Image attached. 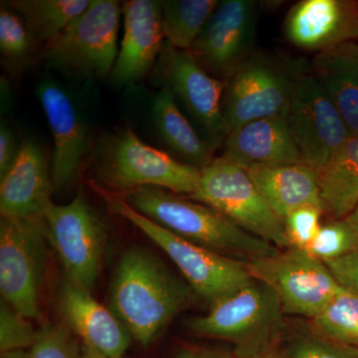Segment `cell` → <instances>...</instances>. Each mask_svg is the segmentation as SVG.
Returning <instances> with one entry per match:
<instances>
[{"label": "cell", "mask_w": 358, "mask_h": 358, "mask_svg": "<svg viewBox=\"0 0 358 358\" xmlns=\"http://www.w3.org/2000/svg\"><path fill=\"white\" fill-rule=\"evenodd\" d=\"M195 294L148 250L124 251L110 288V310L141 345L154 343L171 320L189 307Z\"/></svg>", "instance_id": "obj_1"}, {"label": "cell", "mask_w": 358, "mask_h": 358, "mask_svg": "<svg viewBox=\"0 0 358 358\" xmlns=\"http://www.w3.org/2000/svg\"><path fill=\"white\" fill-rule=\"evenodd\" d=\"M136 211L179 237L216 253L249 262L279 248L250 234L208 205L155 187L126 193Z\"/></svg>", "instance_id": "obj_2"}, {"label": "cell", "mask_w": 358, "mask_h": 358, "mask_svg": "<svg viewBox=\"0 0 358 358\" xmlns=\"http://www.w3.org/2000/svg\"><path fill=\"white\" fill-rule=\"evenodd\" d=\"M96 169L105 185L129 192L162 188L192 196L199 189L201 169L150 147L126 129L103 138L96 152Z\"/></svg>", "instance_id": "obj_3"}, {"label": "cell", "mask_w": 358, "mask_h": 358, "mask_svg": "<svg viewBox=\"0 0 358 358\" xmlns=\"http://www.w3.org/2000/svg\"><path fill=\"white\" fill-rule=\"evenodd\" d=\"M110 208L157 244L176 264L195 294L210 306L253 281L244 261L179 237L136 211L126 200H113Z\"/></svg>", "instance_id": "obj_4"}, {"label": "cell", "mask_w": 358, "mask_h": 358, "mask_svg": "<svg viewBox=\"0 0 358 358\" xmlns=\"http://www.w3.org/2000/svg\"><path fill=\"white\" fill-rule=\"evenodd\" d=\"M282 315L277 294L254 279L211 305L208 313L188 320L187 326L196 336L232 341L235 353H248L274 345L284 326Z\"/></svg>", "instance_id": "obj_5"}, {"label": "cell", "mask_w": 358, "mask_h": 358, "mask_svg": "<svg viewBox=\"0 0 358 358\" xmlns=\"http://www.w3.org/2000/svg\"><path fill=\"white\" fill-rule=\"evenodd\" d=\"M121 6L115 0H92L88 8L46 44L47 64L77 79L110 75L117 60Z\"/></svg>", "instance_id": "obj_6"}, {"label": "cell", "mask_w": 358, "mask_h": 358, "mask_svg": "<svg viewBox=\"0 0 358 358\" xmlns=\"http://www.w3.org/2000/svg\"><path fill=\"white\" fill-rule=\"evenodd\" d=\"M189 199L208 205L277 248L289 247L284 223L268 206L246 169L226 157H217L201 169L199 189Z\"/></svg>", "instance_id": "obj_7"}, {"label": "cell", "mask_w": 358, "mask_h": 358, "mask_svg": "<svg viewBox=\"0 0 358 358\" xmlns=\"http://www.w3.org/2000/svg\"><path fill=\"white\" fill-rule=\"evenodd\" d=\"M44 216L1 217L0 293L2 301L29 320L39 317V291L47 257Z\"/></svg>", "instance_id": "obj_8"}, {"label": "cell", "mask_w": 358, "mask_h": 358, "mask_svg": "<svg viewBox=\"0 0 358 358\" xmlns=\"http://www.w3.org/2000/svg\"><path fill=\"white\" fill-rule=\"evenodd\" d=\"M246 264L253 279L270 287L289 315L313 319L345 291L326 264L306 250L289 247Z\"/></svg>", "instance_id": "obj_9"}, {"label": "cell", "mask_w": 358, "mask_h": 358, "mask_svg": "<svg viewBox=\"0 0 358 358\" xmlns=\"http://www.w3.org/2000/svg\"><path fill=\"white\" fill-rule=\"evenodd\" d=\"M47 237L66 280L92 292L100 277L105 250V223L83 194L70 203L54 204L44 214Z\"/></svg>", "instance_id": "obj_10"}, {"label": "cell", "mask_w": 358, "mask_h": 358, "mask_svg": "<svg viewBox=\"0 0 358 358\" xmlns=\"http://www.w3.org/2000/svg\"><path fill=\"white\" fill-rule=\"evenodd\" d=\"M288 120L303 162L317 173L352 136L313 75L293 77Z\"/></svg>", "instance_id": "obj_11"}, {"label": "cell", "mask_w": 358, "mask_h": 358, "mask_svg": "<svg viewBox=\"0 0 358 358\" xmlns=\"http://www.w3.org/2000/svg\"><path fill=\"white\" fill-rule=\"evenodd\" d=\"M157 68L164 88L182 103L205 140L217 148L226 138L222 110L226 81L204 69L189 52L166 43L160 52Z\"/></svg>", "instance_id": "obj_12"}, {"label": "cell", "mask_w": 358, "mask_h": 358, "mask_svg": "<svg viewBox=\"0 0 358 358\" xmlns=\"http://www.w3.org/2000/svg\"><path fill=\"white\" fill-rule=\"evenodd\" d=\"M292 81L293 77L272 61L250 56L226 80L222 103L226 136L247 122L288 113Z\"/></svg>", "instance_id": "obj_13"}, {"label": "cell", "mask_w": 358, "mask_h": 358, "mask_svg": "<svg viewBox=\"0 0 358 358\" xmlns=\"http://www.w3.org/2000/svg\"><path fill=\"white\" fill-rule=\"evenodd\" d=\"M257 21L256 1L219 2L188 52L211 75L226 81L252 55Z\"/></svg>", "instance_id": "obj_14"}, {"label": "cell", "mask_w": 358, "mask_h": 358, "mask_svg": "<svg viewBox=\"0 0 358 358\" xmlns=\"http://www.w3.org/2000/svg\"><path fill=\"white\" fill-rule=\"evenodd\" d=\"M37 96L53 136L51 176L54 189H63L79 173L88 150V129L76 103L60 85L45 80L37 88Z\"/></svg>", "instance_id": "obj_15"}, {"label": "cell", "mask_w": 358, "mask_h": 358, "mask_svg": "<svg viewBox=\"0 0 358 358\" xmlns=\"http://www.w3.org/2000/svg\"><path fill=\"white\" fill-rule=\"evenodd\" d=\"M285 34L294 46L322 52L358 39L357 0H303L289 9Z\"/></svg>", "instance_id": "obj_16"}, {"label": "cell", "mask_w": 358, "mask_h": 358, "mask_svg": "<svg viewBox=\"0 0 358 358\" xmlns=\"http://www.w3.org/2000/svg\"><path fill=\"white\" fill-rule=\"evenodd\" d=\"M124 33L110 79L115 86L136 83L159 60L164 43L162 1L129 0L122 6Z\"/></svg>", "instance_id": "obj_17"}, {"label": "cell", "mask_w": 358, "mask_h": 358, "mask_svg": "<svg viewBox=\"0 0 358 358\" xmlns=\"http://www.w3.org/2000/svg\"><path fill=\"white\" fill-rule=\"evenodd\" d=\"M59 308L64 324L96 352L110 357H124L131 336L110 308L77 285L66 280L60 292Z\"/></svg>", "instance_id": "obj_18"}, {"label": "cell", "mask_w": 358, "mask_h": 358, "mask_svg": "<svg viewBox=\"0 0 358 358\" xmlns=\"http://www.w3.org/2000/svg\"><path fill=\"white\" fill-rule=\"evenodd\" d=\"M53 189L43 148L35 141L25 140L13 167L0 179L1 217L44 216Z\"/></svg>", "instance_id": "obj_19"}, {"label": "cell", "mask_w": 358, "mask_h": 358, "mask_svg": "<svg viewBox=\"0 0 358 358\" xmlns=\"http://www.w3.org/2000/svg\"><path fill=\"white\" fill-rule=\"evenodd\" d=\"M222 157L245 169L305 164L289 129L288 113L247 122L233 131L224 141Z\"/></svg>", "instance_id": "obj_20"}, {"label": "cell", "mask_w": 358, "mask_h": 358, "mask_svg": "<svg viewBox=\"0 0 358 358\" xmlns=\"http://www.w3.org/2000/svg\"><path fill=\"white\" fill-rule=\"evenodd\" d=\"M256 187L281 220L300 207L322 206L319 174L305 164L246 169Z\"/></svg>", "instance_id": "obj_21"}, {"label": "cell", "mask_w": 358, "mask_h": 358, "mask_svg": "<svg viewBox=\"0 0 358 358\" xmlns=\"http://www.w3.org/2000/svg\"><path fill=\"white\" fill-rule=\"evenodd\" d=\"M313 76L336 106L352 136H358V45H339L319 52Z\"/></svg>", "instance_id": "obj_22"}, {"label": "cell", "mask_w": 358, "mask_h": 358, "mask_svg": "<svg viewBox=\"0 0 358 358\" xmlns=\"http://www.w3.org/2000/svg\"><path fill=\"white\" fill-rule=\"evenodd\" d=\"M152 112L160 138L186 164L202 169L215 159V148L193 128L169 89L164 87L155 96Z\"/></svg>", "instance_id": "obj_23"}, {"label": "cell", "mask_w": 358, "mask_h": 358, "mask_svg": "<svg viewBox=\"0 0 358 358\" xmlns=\"http://www.w3.org/2000/svg\"><path fill=\"white\" fill-rule=\"evenodd\" d=\"M317 174L324 214L343 220L358 206V136H350Z\"/></svg>", "instance_id": "obj_24"}, {"label": "cell", "mask_w": 358, "mask_h": 358, "mask_svg": "<svg viewBox=\"0 0 358 358\" xmlns=\"http://www.w3.org/2000/svg\"><path fill=\"white\" fill-rule=\"evenodd\" d=\"M88 0H16L10 6L38 41L49 43L88 8Z\"/></svg>", "instance_id": "obj_25"}, {"label": "cell", "mask_w": 358, "mask_h": 358, "mask_svg": "<svg viewBox=\"0 0 358 358\" xmlns=\"http://www.w3.org/2000/svg\"><path fill=\"white\" fill-rule=\"evenodd\" d=\"M217 0H166L162 1V26L166 44L189 51L211 14Z\"/></svg>", "instance_id": "obj_26"}, {"label": "cell", "mask_w": 358, "mask_h": 358, "mask_svg": "<svg viewBox=\"0 0 358 358\" xmlns=\"http://www.w3.org/2000/svg\"><path fill=\"white\" fill-rule=\"evenodd\" d=\"M312 336L358 348V296L343 291L310 320Z\"/></svg>", "instance_id": "obj_27"}, {"label": "cell", "mask_w": 358, "mask_h": 358, "mask_svg": "<svg viewBox=\"0 0 358 358\" xmlns=\"http://www.w3.org/2000/svg\"><path fill=\"white\" fill-rule=\"evenodd\" d=\"M32 35L20 18L7 9L0 11V52L10 69L21 68L32 52Z\"/></svg>", "instance_id": "obj_28"}, {"label": "cell", "mask_w": 358, "mask_h": 358, "mask_svg": "<svg viewBox=\"0 0 358 358\" xmlns=\"http://www.w3.org/2000/svg\"><path fill=\"white\" fill-rule=\"evenodd\" d=\"M357 248L358 235L343 219L322 224L306 251L322 262H327L345 256Z\"/></svg>", "instance_id": "obj_29"}, {"label": "cell", "mask_w": 358, "mask_h": 358, "mask_svg": "<svg viewBox=\"0 0 358 358\" xmlns=\"http://www.w3.org/2000/svg\"><path fill=\"white\" fill-rule=\"evenodd\" d=\"M65 324H46L38 331L29 358H82V346Z\"/></svg>", "instance_id": "obj_30"}, {"label": "cell", "mask_w": 358, "mask_h": 358, "mask_svg": "<svg viewBox=\"0 0 358 358\" xmlns=\"http://www.w3.org/2000/svg\"><path fill=\"white\" fill-rule=\"evenodd\" d=\"M38 331L29 319L1 300L0 303V350L1 353L31 348Z\"/></svg>", "instance_id": "obj_31"}, {"label": "cell", "mask_w": 358, "mask_h": 358, "mask_svg": "<svg viewBox=\"0 0 358 358\" xmlns=\"http://www.w3.org/2000/svg\"><path fill=\"white\" fill-rule=\"evenodd\" d=\"M324 214V208L315 205L289 212L282 220L289 247L307 250L322 227Z\"/></svg>", "instance_id": "obj_32"}, {"label": "cell", "mask_w": 358, "mask_h": 358, "mask_svg": "<svg viewBox=\"0 0 358 358\" xmlns=\"http://www.w3.org/2000/svg\"><path fill=\"white\" fill-rule=\"evenodd\" d=\"M288 353L291 358H358V348L331 343L310 334L294 341Z\"/></svg>", "instance_id": "obj_33"}, {"label": "cell", "mask_w": 358, "mask_h": 358, "mask_svg": "<svg viewBox=\"0 0 358 358\" xmlns=\"http://www.w3.org/2000/svg\"><path fill=\"white\" fill-rule=\"evenodd\" d=\"M324 263L341 288L358 296V248L345 256Z\"/></svg>", "instance_id": "obj_34"}, {"label": "cell", "mask_w": 358, "mask_h": 358, "mask_svg": "<svg viewBox=\"0 0 358 358\" xmlns=\"http://www.w3.org/2000/svg\"><path fill=\"white\" fill-rule=\"evenodd\" d=\"M17 141L13 129L9 128L6 122L1 121L0 124V179L3 178L20 154Z\"/></svg>", "instance_id": "obj_35"}, {"label": "cell", "mask_w": 358, "mask_h": 358, "mask_svg": "<svg viewBox=\"0 0 358 358\" xmlns=\"http://www.w3.org/2000/svg\"><path fill=\"white\" fill-rule=\"evenodd\" d=\"M231 358H291L289 353L280 352L274 345L268 346L258 352L248 353H235Z\"/></svg>", "instance_id": "obj_36"}, {"label": "cell", "mask_w": 358, "mask_h": 358, "mask_svg": "<svg viewBox=\"0 0 358 358\" xmlns=\"http://www.w3.org/2000/svg\"><path fill=\"white\" fill-rule=\"evenodd\" d=\"M176 358H231V357H223L218 353L196 350V348H185L179 350Z\"/></svg>", "instance_id": "obj_37"}, {"label": "cell", "mask_w": 358, "mask_h": 358, "mask_svg": "<svg viewBox=\"0 0 358 358\" xmlns=\"http://www.w3.org/2000/svg\"><path fill=\"white\" fill-rule=\"evenodd\" d=\"M82 358H124V357H110L103 353L96 352L89 346L82 345Z\"/></svg>", "instance_id": "obj_38"}, {"label": "cell", "mask_w": 358, "mask_h": 358, "mask_svg": "<svg viewBox=\"0 0 358 358\" xmlns=\"http://www.w3.org/2000/svg\"><path fill=\"white\" fill-rule=\"evenodd\" d=\"M358 235V206L345 219Z\"/></svg>", "instance_id": "obj_39"}, {"label": "cell", "mask_w": 358, "mask_h": 358, "mask_svg": "<svg viewBox=\"0 0 358 358\" xmlns=\"http://www.w3.org/2000/svg\"><path fill=\"white\" fill-rule=\"evenodd\" d=\"M1 358H29V352L28 350H16V352L1 353Z\"/></svg>", "instance_id": "obj_40"}]
</instances>
